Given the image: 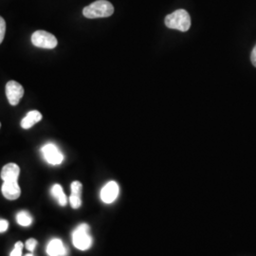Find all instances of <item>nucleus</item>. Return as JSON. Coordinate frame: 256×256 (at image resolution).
<instances>
[{
  "label": "nucleus",
  "mask_w": 256,
  "mask_h": 256,
  "mask_svg": "<svg viewBox=\"0 0 256 256\" xmlns=\"http://www.w3.org/2000/svg\"><path fill=\"white\" fill-rule=\"evenodd\" d=\"M46 254L48 256H66L68 254V250L61 239L54 238L48 242L46 246Z\"/></svg>",
  "instance_id": "obj_9"
},
{
  "label": "nucleus",
  "mask_w": 256,
  "mask_h": 256,
  "mask_svg": "<svg viewBox=\"0 0 256 256\" xmlns=\"http://www.w3.org/2000/svg\"><path fill=\"white\" fill-rule=\"evenodd\" d=\"M74 247L80 250H86L92 246V238L88 224H81L72 232Z\"/></svg>",
  "instance_id": "obj_3"
},
{
  "label": "nucleus",
  "mask_w": 256,
  "mask_h": 256,
  "mask_svg": "<svg viewBox=\"0 0 256 256\" xmlns=\"http://www.w3.org/2000/svg\"><path fill=\"white\" fill-rule=\"evenodd\" d=\"M23 247H24V245H23L22 242H20V241L16 242L10 256H22V250H23Z\"/></svg>",
  "instance_id": "obj_16"
},
{
  "label": "nucleus",
  "mask_w": 256,
  "mask_h": 256,
  "mask_svg": "<svg viewBox=\"0 0 256 256\" xmlns=\"http://www.w3.org/2000/svg\"><path fill=\"white\" fill-rule=\"evenodd\" d=\"M36 246L37 241L36 239H34V238L28 239L27 242H26V248H27L28 250H30V252H34Z\"/></svg>",
  "instance_id": "obj_18"
},
{
  "label": "nucleus",
  "mask_w": 256,
  "mask_h": 256,
  "mask_svg": "<svg viewBox=\"0 0 256 256\" xmlns=\"http://www.w3.org/2000/svg\"><path fill=\"white\" fill-rule=\"evenodd\" d=\"M114 14V7L108 0H97L84 7L82 14L88 19L110 18Z\"/></svg>",
  "instance_id": "obj_1"
},
{
  "label": "nucleus",
  "mask_w": 256,
  "mask_h": 256,
  "mask_svg": "<svg viewBox=\"0 0 256 256\" xmlns=\"http://www.w3.org/2000/svg\"><path fill=\"white\" fill-rule=\"evenodd\" d=\"M52 196H54L55 198L57 200V202L59 203L60 206H66V203H68V198L64 194V191H63V188L60 184H55L52 186Z\"/></svg>",
  "instance_id": "obj_12"
},
{
  "label": "nucleus",
  "mask_w": 256,
  "mask_h": 256,
  "mask_svg": "<svg viewBox=\"0 0 256 256\" xmlns=\"http://www.w3.org/2000/svg\"><path fill=\"white\" fill-rule=\"evenodd\" d=\"M41 120H42V114L37 110H32L28 112L24 119L21 120V126L24 129H30Z\"/></svg>",
  "instance_id": "obj_11"
},
{
  "label": "nucleus",
  "mask_w": 256,
  "mask_h": 256,
  "mask_svg": "<svg viewBox=\"0 0 256 256\" xmlns=\"http://www.w3.org/2000/svg\"><path fill=\"white\" fill-rule=\"evenodd\" d=\"M9 229V222L7 220H0V234L5 232Z\"/></svg>",
  "instance_id": "obj_19"
},
{
  "label": "nucleus",
  "mask_w": 256,
  "mask_h": 256,
  "mask_svg": "<svg viewBox=\"0 0 256 256\" xmlns=\"http://www.w3.org/2000/svg\"><path fill=\"white\" fill-rule=\"evenodd\" d=\"M119 185L115 182H110L106 183L101 191L102 202L106 204H110L115 202L119 196Z\"/></svg>",
  "instance_id": "obj_7"
},
{
  "label": "nucleus",
  "mask_w": 256,
  "mask_h": 256,
  "mask_svg": "<svg viewBox=\"0 0 256 256\" xmlns=\"http://www.w3.org/2000/svg\"><path fill=\"white\" fill-rule=\"evenodd\" d=\"M32 43L37 48L46 50H52L58 44L56 37L46 30H36L34 32L32 36Z\"/></svg>",
  "instance_id": "obj_4"
},
{
  "label": "nucleus",
  "mask_w": 256,
  "mask_h": 256,
  "mask_svg": "<svg viewBox=\"0 0 256 256\" xmlns=\"http://www.w3.org/2000/svg\"><path fill=\"white\" fill-rule=\"evenodd\" d=\"M20 168L16 164H8L1 170V178L3 182H18V180Z\"/></svg>",
  "instance_id": "obj_10"
},
{
  "label": "nucleus",
  "mask_w": 256,
  "mask_h": 256,
  "mask_svg": "<svg viewBox=\"0 0 256 256\" xmlns=\"http://www.w3.org/2000/svg\"><path fill=\"white\" fill-rule=\"evenodd\" d=\"M6 32V22L2 16H0V44L3 42Z\"/></svg>",
  "instance_id": "obj_17"
},
{
  "label": "nucleus",
  "mask_w": 256,
  "mask_h": 256,
  "mask_svg": "<svg viewBox=\"0 0 256 256\" xmlns=\"http://www.w3.org/2000/svg\"><path fill=\"white\" fill-rule=\"evenodd\" d=\"M25 256H34L32 254V252H30V254H26Z\"/></svg>",
  "instance_id": "obj_21"
},
{
  "label": "nucleus",
  "mask_w": 256,
  "mask_h": 256,
  "mask_svg": "<svg viewBox=\"0 0 256 256\" xmlns=\"http://www.w3.org/2000/svg\"><path fill=\"white\" fill-rule=\"evenodd\" d=\"M16 221L20 226L28 227L32 225V218L26 210H20L16 214Z\"/></svg>",
  "instance_id": "obj_13"
},
{
  "label": "nucleus",
  "mask_w": 256,
  "mask_h": 256,
  "mask_svg": "<svg viewBox=\"0 0 256 256\" xmlns=\"http://www.w3.org/2000/svg\"><path fill=\"white\" fill-rule=\"evenodd\" d=\"M6 95L10 104L18 106L24 95V88L19 82L10 81L6 84Z\"/></svg>",
  "instance_id": "obj_6"
},
{
  "label": "nucleus",
  "mask_w": 256,
  "mask_h": 256,
  "mask_svg": "<svg viewBox=\"0 0 256 256\" xmlns=\"http://www.w3.org/2000/svg\"><path fill=\"white\" fill-rule=\"evenodd\" d=\"M166 27L180 32H187L191 27V18L187 10H176L165 18Z\"/></svg>",
  "instance_id": "obj_2"
},
{
  "label": "nucleus",
  "mask_w": 256,
  "mask_h": 256,
  "mask_svg": "<svg viewBox=\"0 0 256 256\" xmlns=\"http://www.w3.org/2000/svg\"><path fill=\"white\" fill-rule=\"evenodd\" d=\"M72 194H75V196H81L82 194V183L80 182H74L72 183Z\"/></svg>",
  "instance_id": "obj_14"
},
{
  "label": "nucleus",
  "mask_w": 256,
  "mask_h": 256,
  "mask_svg": "<svg viewBox=\"0 0 256 256\" xmlns=\"http://www.w3.org/2000/svg\"><path fill=\"white\" fill-rule=\"evenodd\" d=\"M42 154L48 164H61L64 160V156L54 144H46L42 147Z\"/></svg>",
  "instance_id": "obj_5"
},
{
  "label": "nucleus",
  "mask_w": 256,
  "mask_h": 256,
  "mask_svg": "<svg viewBox=\"0 0 256 256\" xmlns=\"http://www.w3.org/2000/svg\"><path fill=\"white\" fill-rule=\"evenodd\" d=\"M250 61L252 64L256 68V45L254 48L252 52V54H250Z\"/></svg>",
  "instance_id": "obj_20"
},
{
  "label": "nucleus",
  "mask_w": 256,
  "mask_h": 256,
  "mask_svg": "<svg viewBox=\"0 0 256 256\" xmlns=\"http://www.w3.org/2000/svg\"><path fill=\"white\" fill-rule=\"evenodd\" d=\"M70 203L72 205V207L74 209H79L82 205V200H81V196H75V194H70Z\"/></svg>",
  "instance_id": "obj_15"
},
{
  "label": "nucleus",
  "mask_w": 256,
  "mask_h": 256,
  "mask_svg": "<svg viewBox=\"0 0 256 256\" xmlns=\"http://www.w3.org/2000/svg\"><path fill=\"white\" fill-rule=\"evenodd\" d=\"M0 128H1V124H0Z\"/></svg>",
  "instance_id": "obj_22"
},
{
  "label": "nucleus",
  "mask_w": 256,
  "mask_h": 256,
  "mask_svg": "<svg viewBox=\"0 0 256 256\" xmlns=\"http://www.w3.org/2000/svg\"><path fill=\"white\" fill-rule=\"evenodd\" d=\"M1 191L4 198L9 200H16L21 194V189L18 182H4Z\"/></svg>",
  "instance_id": "obj_8"
}]
</instances>
